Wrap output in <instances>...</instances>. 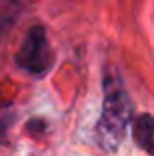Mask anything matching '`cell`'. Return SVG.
<instances>
[{"label":"cell","mask_w":154,"mask_h":156,"mask_svg":"<svg viewBox=\"0 0 154 156\" xmlns=\"http://www.w3.org/2000/svg\"><path fill=\"white\" fill-rule=\"evenodd\" d=\"M132 105L123 81L117 75L105 77L103 113L97 122V140L105 150H115L131 125Z\"/></svg>","instance_id":"cell-1"},{"label":"cell","mask_w":154,"mask_h":156,"mask_svg":"<svg viewBox=\"0 0 154 156\" xmlns=\"http://www.w3.org/2000/svg\"><path fill=\"white\" fill-rule=\"evenodd\" d=\"M51 61H54V55H51L50 44L46 38V30L42 26L30 28L16 55L18 67H22L30 75H44L50 71Z\"/></svg>","instance_id":"cell-2"},{"label":"cell","mask_w":154,"mask_h":156,"mask_svg":"<svg viewBox=\"0 0 154 156\" xmlns=\"http://www.w3.org/2000/svg\"><path fill=\"white\" fill-rule=\"evenodd\" d=\"M132 138L150 156H154V117L142 113L132 121Z\"/></svg>","instance_id":"cell-3"}]
</instances>
